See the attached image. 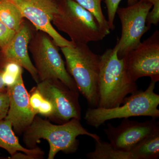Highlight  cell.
I'll list each match as a JSON object with an SVG mask.
<instances>
[{"label":"cell","instance_id":"1","mask_svg":"<svg viewBox=\"0 0 159 159\" xmlns=\"http://www.w3.org/2000/svg\"><path fill=\"white\" fill-rule=\"evenodd\" d=\"M80 121L72 119L65 123L56 125L36 116L23 133V142L26 148L32 149L38 147L40 139L47 140L50 146L48 159H54L60 151L66 154L74 153L79 147L77 138L79 136L87 135L93 140L100 138L86 129Z\"/></svg>","mask_w":159,"mask_h":159},{"label":"cell","instance_id":"2","mask_svg":"<svg viewBox=\"0 0 159 159\" xmlns=\"http://www.w3.org/2000/svg\"><path fill=\"white\" fill-rule=\"evenodd\" d=\"M117 51L115 46L100 56L98 107L100 108H112L119 106L129 94L138 90L136 82L128 77L124 60L119 58Z\"/></svg>","mask_w":159,"mask_h":159},{"label":"cell","instance_id":"3","mask_svg":"<svg viewBox=\"0 0 159 159\" xmlns=\"http://www.w3.org/2000/svg\"><path fill=\"white\" fill-rule=\"evenodd\" d=\"M60 48L65 58L67 70L74 80L79 93L86 99L89 108L98 107L100 56L85 44L75 43L73 47Z\"/></svg>","mask_w":159,"mask_h":159},{"label":"cell","instance_id":"4","mask_svg":"<svg viewBox=\"0 0 159 159\" xmlns=\"http://www.w3.org/2000/svg\"><path fill=\"white\" fill-rule=\"evenodd\" d=\"M52 25L75 43L88 44L102 40L107 34L93 14L74 0H60Z\"/></svg>","mask_w":159,"mask_h":159},{"label":"cell","instance_id":"5","mask_svg":"<svg viewBox=\"0 0 159 159\" xmlns=\"http://www.w3.org/2000/svg\"><path fill=\"white\" fill-rule=\"evenodd\" d=\"M155 81L151 80L145 91L137 90L124 99L122 106L112 108H89L84 119L90 126L98 128L108 120L131 117H159V95L155 93Z\"/></svg>","mask_w":159,"mask_h":159},{"label":"cell","instance_id":"6","mask_svg":"<svg viewBox=\"0 0 159 159\" xmlns=\"http://www.w3.org/2000/svg\"><path fill=\"white\" fill-rule=\"evenodd\" d=\"M36 31L30 40L29 50L37 71L39 82L58 79L72 90L79 92L74 80L67 70L65 63L59 53V47L48 34Z\"/></svg>","mask_w":159,"mask_h":159},{"label":"cell","instance_id":"7","mask_svg":"<svg viewBox=\"0 0 159 159\" xmlns=\"http://www.w3.org/2000/svg\"><path fill=\"white\" fill-rule=\"evenodd\" d=\"M152 7V4L139 1L126 7L118 8L116 13L122 27L121 37L116 46L120 59L136 48L141 43L143 35L150 30L146 25V18Z\"/></svg>","mask_w":159,"mask_h":159},{"label":"cell","instance_id":"8","mask_svg":"<svg viewBox=\"0 0 159 159\" xmlns=\"http://www.w3.org/2000/svg\"><path fill=\"white\" fill-rule=\"evenodd\" d=\"M18 8L24 18L29 20L36 31L48 34L60 48L73 47L75 43L66 39L53 27L52 21L58 10L57 0H9Z\"/></svg>","mask_w":159,"mask_h":159},{"label":"cell","instance_id":"9","mask_svg":"<svg viewBox=\"0 0 159 159\" xmlns=\"http://www.w3.org/2000/svg\"><path fill=\"white\" fill-rule=\"evenodd\" d=\"M123 58L128 77L136 82L142 77H150L156 82L159 80V31L141 42Z\"/></svg>","mask_w":159,"mask_h":159},{"label":"cell","instance_id":"10","mask_svg":"<svg viewBox=\"0 0 159 159\" xmlns=\"http://www.w3.org/2000/svg\"><path fill=\"white\" fill-rule=\"evenodd\" d=\"M36 86L53 104L54 111L51 120L58 124L65 123L72 119L81 120L79 92L72 90L58 79L40 81Z\"/></svg>","mask_w":159,"mask_h":159},{"label":"cell","instance_id":"11","mask_svg":"<svg viewBox=\"0 0 159 159\" xmlns=\"http://www.w3.org/2000/svg\"><path fill=\"white\" fill-rule=\"evenodd\" d=\"M159 128V122L153 118L142 122L124 118L116 127L107 123L103 131L116 149L130 152L144 138Z\"/></svg>","mask_w":159,"mask_h":159},{"label":"cell","instance_id":"12","mask_svg":"<svg viewBox=\"0 0 159 159\" xmlns=\"http://www.w3.org/2000/svg\"><path fill=\"white\" fill-rule=\"evenodd\" d=\"M32 29L24 21L13 37L2 48L0 49L2 67L6 63H16L25 69L36 84L39 82L36 69L31 61L29 53V46L33 36Z\"/></svg>","mask_w":159,"mask_h":159},{"label":"cell","instance_id":"13","mask_svg":"<svg viewBox=\"0 0 159 159\" xmlns=\"http://www.w3.org/2000/svg\"><path fill=\"white\" fill-rule=\"evenodd\" d=\"M7 89L10 104L5 119L11 122L15 133L20 134L31 125L37 114L30 106L29 93L24 84L22 74L13 85Z\"/></svg>","mask_w":159,"mask_h":159},{"label":"cell","instance_id":"14","mask_svg":"<svg viewBox=\"0 0 159 159\" xmlns=\"http://www.w3.org/2000/svg\"><path fill=\"white\" fill-rule=\"evenodd\" d=\"M0 148L7 151L11 156L18 151H20L36 159H41L44 155V152L37 147L29 149L20 145L15 133L11 122L6 119L0 120Z\"/></svg>","mask_w":159,"mask_h":159},{"label":"cell","instance_id":"15","mask_svg":"<svg viewBox=\"0 0 159 159\" xmlns=\"http://www.w3.org/2000/svg\"><path fill=\"white\" fill-rule=\"evenodd\" d=\"M130 152L136 159H158L159 128L144 138Z\"/></svg>","mask_w":159,"mask_h":159},{"label":"cell","instance_id":"16","mask_svg":"<svg viewBox=\"0 0 159 159\" xmlns=\"http://www.w3.org/2000/svg\"><path fill=\"white\" fill-rule=\"evenodd\" d=\"M95 149L86 154L89 159H136L131 152L117 150L110 142L101 139L94 140Z\"/></svg>","mask_w":159,"mask_h":159},{"label":"cell","instance_id":"17","mask_svg":"<svg viewBox=\"0 0 159 159\" xmlns=\"http://www.w3.org/2000/svg\"><path fill=\"white\" fill-rule=\"evenodd\" d=\"M0 20L9 29L17 32L25 18L18 8L9 0H0Z\"/></svg>","mask_w":159,"mask_h":159},{"label":"cell","instance_id":"18","mask_svg":"<svg viewBox=\"0 0 159 159\" xmlns=\"http://www.w3.org/2000/svg\"><path fill=\"white\" fill-rule=\"evenodd\" d=\"M80 6L90 12L94 16L100 26L108 35L110 29L107 20L102 13L101 2L102 0H74Z\"/></svg>","mask_w":159,"mask_h":159},{"label":"cell","instance_id":"19","mask_svg":"<svg viewBox=\"0 0 159 159\" xmlns=\"http://www.w3.org/2000/svg\"><path fill=\"white\" fill-rule=\"evenodd\" d=\"M122 0H104L107 9L108 21L110 29L113 30L115 27L114 25L115 16L116 14L117 10L119 8V4ZM128 6L134 4L133 0H127Z\"/></svg>","mask_w":159,"mask_h":159},{"label":"cell","instance_id":"20","mask_svg":"<svg viewBox=\"0 0 159 159\" xmlns=\"http://www.w3.org/2000/svg\"><path fill=\"white\" fill-rule=\"evenodd\" d=\"M151 11L147 15L146 25L151 27V25L157 26L159 22V0H155L152 4Z\"/></svg>","mask_w":159,"mask_h":159},{"label":"cell","instance_id":"21","mask_svg":"<svg viewBox=\"0 0 159 159\" xmlns=\"http://www.w3.org/2000/svg\"><path fill=\"white\" fill-rule=\"evenodd\" d=\"M10 104V99L7 89L0 92V120L6 119L8 114Z\"/></svg>","mask_w":159,"mask_h":159},{"label":"cell","instance_id":"22","mask_svg":"<svg viewBox=\"0 0 159 159\" xmlns=\"http://www.w3.org/2000/svg\"><path fill=\"white\" fill-rule=\"evenodd\" d=\"M15 34V32L6 27L0 20V49L11 40Z\"/></svg>","mask_w":159,"mask_h":159},{"label":"cell","instance_id":"23","mask_svg":"<svg viewBox=\"0 0 159 159\" xmlns=\"http://www.w3.org/2000/svg\"><path fill=\"white\" fill-rule=\"evenodd\" d=\"M11 159H36L34 157L32 156L29 155L27 154L24 153L22 154L21 153H18L16 152V153H15L14 154L12 155L11 156Z\"/></svg>","mask_w":159,"mask_h":159},{"label":"cell","instance_id":"24","mask_svg":"<svg viewBox=\"0 0 159 159\" xmlns=\"http://www.w3.org/2000/svg\"><path fill=\"white\" fill-rule=\"evenodd\" d=\"M2 73L3 71L0 70V92H3L7 90V87L3 82Z\"/></svg>","mask_w":159,"mask_h":159},{"label":"cell","instance_id":"25","mask_svg":"<svg viewBox=\"0 0 159 159\" xmlns=\"http://www.w3.org/2000/svg\"><path fill=\"white\" fill-rule=\"evenodd\" d=\"M155 0H133L134 3H135L139 1H143V2H149L153 4Z\"/></svg>","mask_w":159,"mask_h":159}]
</instances>
